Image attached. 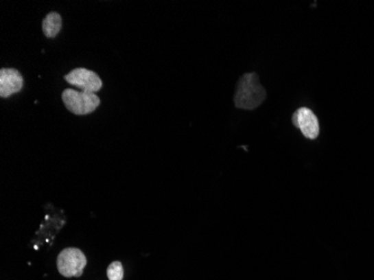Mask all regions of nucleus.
Listing matches in <instances>:
<instances>
[{
    "instance_id": "obj_1",
    "label": "nucleus",
    "mask_w": 374,
    "mask_h": 280,
    "mask_svg": "<svg viewBox=\"0 0 374 280\" xmlns=\"http://www.w3.org/2000/svg\"><path fill=\"white\" fill-rule=\"evenodd\" d=\"M266 97L267 92L259 81L258 74L246 73L241 76L235 90V107L244 110L256 109L261 106Z\"/></svg>"
},
{
    "instance_id": "obj_2",
    "label": "nucleus",
    "mask_w": 374,
    "mask_h": 280,
    "mask_svg": "<svg viewBox=\"0 0 374 280\" xmlns=\"http://www.w3.org/2000/svg\"><path fill=\"white\" fill-rule=\"evenodd\" d=\"M62 100L70 113L84 116L90 115L100 106V97L90 92L75 91L73 89H67L62 93Z\"/></svg>"
},
{
    "instance_id": "obj_3",
    "label": "nucleus",
    "mask_w": 374,
    "mask_h": 280,
    "mask_svg": "<svg viewBox=\"0 0 374 280\" xmlns=\"http://www.w3.org/2000/svg\"><path fill=\"white\" fill-rule=\"evenodd\" d=\"M88 260L82 250L79 248H65L58 253L56 266L63 277H81Z\"/></svg>"
},
{
    "instance_id": "obj_4",
    "label": "nucleus",
    "mask_w": 374,
    "mask_h": 280,
    "mask_svg": "<svg viewBox=\"0 0 374 280\" xmlns=\"http://www.w3.org/2000/svg\"><path fill=\"white\" fill-rule=\"evenodd\" d=\"M65 81L72 86H78L82 91L97 93L102 88V81L100 76L93 71L88 70L84 67H78L71 71L65 76Z\"/></svg>"
},
{
    "instance_id": "obj_5",
    "label": "nucleus",
    "mask_w": 374,
    "mask_h": 280,
    "mask_svg": "<svg viewBox=\"0 0 374 280\" xmlns=\"http://www.w3.org/2000/svg\"><path fill=\"white\" fill-rule=\"evenodd\" d=\"M292 124L308 139H316L320 135V124L315 113L308 108H301L292 115Z\"/></svg>"
},
{
    "instance_id": "obj_6",
    "label": "nucleus",
    "mask_w": 374,
    "mask_h": 280,
    "mask_svg": "<svg viewBox=\"0 0 374 280\" xmlns=\"http://www.w3.org/2000/svg\"><path fill=\"white\" fill-rule=\"evenodd\" d=\"M24 79L19 70L14 67H3L0 70V97H10L22 91Z\"/></svg>"
},
{
    "instance_id": "obj_7",
    "label": "nucleus",
    "mask_w": 374,
    "mask_h": 280,
    "mask_svg": "<svg viewBox=\"0 0 374 280\" xmlns=\"http://www.w3.org/2000/svg\"><path fill=\"white\" fill-rule=\"evenodd\" d=\"M43 34L47 38H55L62 30V17L58 12H51L42 22Z\"/></svg>"
},
{
    "instance_id": "obj_8",
    "label": "nucleus",
    "mask_w": 374,
    "mask_h": 280,
    "mask_svg": "<svg viewBox=\"0 0 374 280\" xmlns=\"http://www.w3.org/2000/svg\"><path fill=\"white\" fill-rule=\"evenodd\" d=\"M107 277L109 280L124 279V266L120 261H113L107 269Z\"/></svg>"
}]
</instances>
